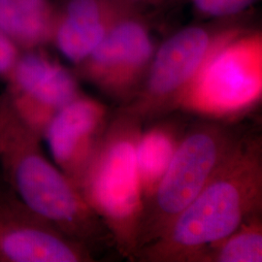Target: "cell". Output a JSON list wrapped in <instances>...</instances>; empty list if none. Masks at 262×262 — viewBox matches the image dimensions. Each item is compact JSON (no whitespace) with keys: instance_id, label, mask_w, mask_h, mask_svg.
Here are the masks:
<instances>
[{"instance_id":"cell-2","label":"cell","mask_w":262,"mask_h":262,"mask_svg":"<svg viewBox=\"0 0 262 262\" xmlns=\"http://www.w3.org/2000/svg\"><path fill=\"white\" fill-rule=\"evenodd\" d=\"M42 137L19 117L0 94V170L2 180L38 215L59 231L102 251L114 247L109 229L66 174L41 147Z\"/></svg>"},{"instance_id":"cell-9","label":"cell","mask_w":262,"mask_h":262,"mask_svg":"<svg viewBox=\"0 0 262 262\" xmlns=\"http://www.w3.org/2000/svg\"><path fill=\"white\" fill-rule=\"evenodd\" d=\"M94 252L38 215L0 182V262H93Z\"/></svg>"},{"instance_id":"cell-8","label":"cell","mask_w":262,"mask_h":262,"mask_svg":"<svg viewBox=\"0 0 262 262\" xmlns=\"http://www.w3.org/2000/svg\"><path fill=\"white\" fill-rule=\"evenodd\" d=\"M6 83L10 104L42 138L56 113L82 94L75 73L44 48L23 51Z\"/></svg>"},{"instance_id":"cell-17","label":"cell","mask_w":262,"mask_h":262,"mask_svg":"<svg viewBox=\"0 0 262 262\" xmlns=\"http://www.w3.org/2000/svg\"><path fill=\"white\" fill-rule=\"evenodd\" d=\"M122 1H124V2H126V3L131 4V5L134 6V4H135L137 1H141V0H122Z\"/></svg>"},{"instance_id":"cell-13","label":"cell","mask_w":262,"mask_h":262,"mask_svg":"<svg viewBox=\"0 0 262 262\" xmlns=\"http://www.w3.org/2000/svg\"><path fill=\"white\" fill-rule=\"evenodd\" d=\"M143 129L136 149V163L143 203L150 199L164 176L187 128L181 122L159 119Z\"/></svg>"},{"instance_id":"cell-15","label":"cell","mask_w":262,"mask_h":262,"mask_svg":"<svg viewBox=\"0 0 262 262\" xmlns=\"http://www.w3.org/2000/svg\"><path fill=\"white\" fill-rule=\"evenodd\" d=\"M257 0H192L194 8L208 17L235 16L252 6Z\"/></svg>"},{"instance_id":"cell-14","label":"cell","mask_w":262,"mask_h":262,"mask_svg":"<svg viewBox=\"0 0 262 262\" xmlns=\"http://www.w3.org/2000/svg\"><path fill=\"white\" fill-rule=\"evenodd\" d=\"M261 215L250 217L234 232L207 247L193 262H261Z\"/></svg>"},{"instance_id":"cell-12","label":"cell","mask_w":262,"mask_h":262,"mask_svg":"<svg viewBox=\"0 0 262 262\" xmlns=\"http://www.w3.org/2000/svg\"><path fill=\"white\" fill-rule=\"evenodd\" d=\"M56 18L52 0H0V31L21 51L52 44Z\"/></svg>"},{"instance_id":"cell-6","label":"cell","mask_w":262,"mask_h":262,"mask_svg":"<svg viewBox=\"0 0 262 262\" xmlns=\"http://www.w3.org/2000/svg\"><path fill=\"white\" fill-rule=\"evenodd\" d=\"M239 27L214 29L202 26L182 28L159 46L134 98L118 109L154 122L180 110L188 88L201 68Z\"/></svg>"},{"instance_id":"cell-7","label":"cell","mask_w":262,"mask_h":262,"mask_svg":"<svg viewBox=\"0 0 262 262\" xmlns=\"http://www.w3.org/2000/svg\"><path fill=\"white\" fill-rule=\"evenodd\" d=\"M156 50L147 25L131 14L115 23L74 73L123 106L138 93Z\"/></svg>"},{"instance_id":"cell-5","label":"cell","mask_w":262,"mask_h":262,"mask_svg":"<svg viewBox=\"0 0 262 262\" xmlns=\"http://www.w3.org/2000/svg\"><path fill=\"white\" fill-rule=\"evenodd\" d=\"M262 97V33L237 28L209 57L180 110L215 122L234 121Z\"/></svg>"},{"instance_id":"cell-3","label":"cell","mask_w":262,"mask_h":262,"mask_svg":"<svg viewBox=\"0 0 262 262\" xmlns=\"http://www.w3.org/2000/svg\"><path fill=\"white\" fill-rule=\"evenodd\" d=\"M143 122L117 109L81 181L79 189L112 235L115 248L133 261L143 213L136 163Z\"/></svg>"},{"instance_id":"cell-10","label":"cell","mask_w":262,"mask_h":262,"mask_svg":"<svg viewBox=\"0 0 262 262\" xmlns=\"http://www.w3.org/2000/svg\"><path fill=\"white\" fill-rule=\"evenodd\" d=\"M110 118L106 105L82 93L56 113L44 132L55 164L78 188Z\"/></svg>"},{"instance_id":"cell-1","label":"cell","mask_w":262,"mask_h":262,"mask_svg":"<svg viewBox=\"0 0 262 262\" xmlns=\"http://www.w3.org/2000/svg\"><path fill=\"white\" fill-rule=\"evenodd\" d=\"M261 212V136L241 135L167 233L140 249L133 261L193 262L207 247Z\"/></svg>"},{"instance_id":"cell-4","label":"cell","mask_w":262,"mask_h":262,"mask_svg":"<svg viewBox=\"0 0 262 262\" xmlns=\"http://www.w3.org/2000/svg\"><path fill=\"white\" fill-rule=\"evenodd\" d=\"M240 136L227 124L211 120L187 128L164 176L144 205L136 253L167 233L206 186Z\"/></svg>"},{"instance_id":"cell-16","label":"cell","mask_w":262,"mask_h":262,"mask_svg":"<svg viewBox=\"0 0 262 262\" xmlns=\"http://www.w3.org/2000/svg\"><path fill=\"white\" fill-rule=\"evenodd\" d=\"M21 50L0 31V80L6 81L21 54Z\"/></svg>"},{"instance_id":"cell-11","label":"cell","mask_w":262,"mask_h":262,"mask_svg":"<svg viewBox=\"0 0 262 262\" xmlns=\"http://www.w3.org/2000/svg\"><path fill=\"white\" fill-rule=\"evenodd\" d=\"M122 0H64L52 44L74 66L90 56L119 19L134 14Z\"/></svg>"}]
</instances>
